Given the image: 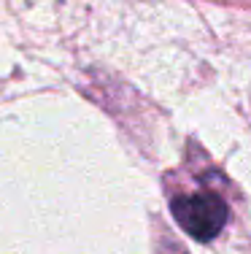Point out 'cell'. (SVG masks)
<instances>
[{
    "label": "cell",
    "mask_w": 251,
    "mask_h": 254,
    "mask_svg": "<svg viewBox=\"0 0 251 254\" xmlns=\"http://www.w3.org/2000/svg\"><path fill=\"white\" fill-rule=\"evenodd\" d=\"M170 211L184 233L195 241H211L227 225V205L213 192H195V195H178L170 200Z\"/></svg>",
    "instance_id": "obj_1"
}]
</instances>
